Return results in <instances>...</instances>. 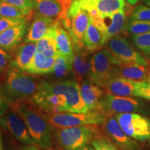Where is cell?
Returning <instances> with one entry per match:
<instances>
[{
  "label": "cell",
  "instance_id": "obj_3",
  "mask_svg": "<svg viewBox=\"0 0 150 150\" xmlns=\"http://www.w3.org/2000/svg\"><path fill=\"white\" fill-rule=\"evenodd\" d=\"M99 134L97 125H88L56 129L54 137L63 150H77L88 145Z\"/></svg>",
  "mask_w": 150,
  "mask_h": 150
},
{
  "label": "cell",
  "instance_id": "obj_44",
  "mask_svg": "<svg viewBox=\"0 0 150 150\" xmlns=\"http://www.w3.org/2000/svg\"><path fill=\"white\" fill-rule=\"evenodd\" d=\"M145 2L148 6L150 7V0H145Z\"/></svg>",
  "mask_w": 150,
  "mask_h": 150
},
{
  "label": "cell",
  "instance_id": "obj_43",
  "mask_svg": "<svg viewBox=\"0 0 150 150\" xmlns=\"http://www.w3.org/2000/svg\"><path fill=\"white\" fill-rule=\"evenodd\" d=\"M0 150H4V149H3L2 139H1V132H0Z\"/></svg>",
  "mask_w": 150,
  "mask_h": 150
},
{
  "label": "cell",
  "instance_id": "obj_16",
  "mask_svg": "<svg viewBox=\"0 0 150 150\" xmlns=\"http://www.w3.org/2000/svg\"><path fill=\"white\" fill-rule=\"evenodd\" d=\"M73 0H33L38 13L56 20H63Z\"/></svg>",
  "mask_w": 150,
  "mask_h": 150
},
{
  "label": "cell",
  "instance_id": "obj_38",
  "mask_svg": "<svg viewBox=\"0 0 150 150\" xmlns=\"http://www.w3.org/2000/svg\"><path fill=\"white\" fill-rule=\"evenodd\" d=\"M9 101H11V99L7 96H4L0 91V117L4 115L8 111V108L10 107Z\"/></svg>",
  "mask_w": 150,
  "mask_h": 150
},
{
  "label": "cell",
  "instance_id": "obj_22",
  "mask_svg": "<svg viewBox=\"0 0 150 150\" xmlns=\"http://www.w3.org/2000/svg\"><path fill=\"white\" fill-rule=\"evenodd\" d=\"M36 51V43L25 42L19 45L11 61V66L26 72L31 65Z\"/></svg>",
  "mask_w": 150,
  "mask_h": 150
},
{
  "label": "cell",
  "instance_id": "obj_2",
  "mask_svg": "<svg viewBox=\"0 0 150 150\" xmlns=\"http://www.w3.org/2000/svg\"><path fill=\"white\" fill-rule=\"evenodd\" d=\"M40 82L25 72L10 66L6 72V92L9 98L18 102L31 99L38 91Z\"/></svg>",
  "mask_w": 150,
  "mask_h": 150
},
{
  "label": "cell",
  "instance_id": "obj_4",
  "mask_svg": "<svg viewBox=\"0 0 150 150\" xmlns=\"http://www.w3.org/2000/svg\"><path fill=\"white\" fill-rule=\"evenodd\" d=\"M107 115L102 110H90L86 112H62L47 115L49 122L59 129L88 125H102Z\"/></svg>",
  "mask_w": 150,
  "mask_h": 150
},
{
  "label": "cell",
  "instance_id": "obj_26",
  "mask_svg": "<svg viewBox=\"0 0 150 150\" xmlns=\"http://www.w3.org/2000/svg\"><path fill=\"white\" fill-rule=\"evenodd\" d=\"M56 46L58 52L64 56L69 61L73 63L74 60V47L70 34L59 24L56 33Z\"/></svg>",
  "mask_w": 150,
  "mask_h": 150
},
{
  "label": "cell",
  "instance_id": "obj_33",
  "mask_svg": "<svg viewBox=\"0 0 150 150\" xmlns=\"http://www.w3.org/2000/svg\"><path fill=\"white\" fill-rule=\"evenodd\" d=\"M129 19L149 21L150 20V7L145 5L138 6L133 11Z\"/></svg>",
  "mask_w": 150,
  "mask_h": 150
},
{
  "label": "cell",
  "instance_id": "obj_21",
  "mask_svg": "<svg viewBox=\"0 0 150 150\" xmlns=\"http://www.w3.org/2000/svg\"><path fill=\"white\" fill-rule=\"evenodd\" d=\"M148 70L147 67L145 65L136 63H120L115 66L112 76H119L136 81L146 82Z\"/></svg>",
  "mask_w": 150,
  "mask_h": 150
},
{
  "label": "cell",
  "instance_id": "obj_10",
  "mask_svg": "<svg viewBox=\"0 0 150 150\" xmlns=\"http://www.w3.org/2000/svg\"><path fill=\"white\" fill-rule=\"evenodd\" d=\"M125 0H73L70 8H82L87 11L93 20L113 13L123 9Z\"/></svg>",
  "mask_w": 150,
  "mask_h": 150
},
{
  "label": "cell",
  "instance_id": "obj_28",
  "mask_svg": "<svg viewBox=\"0 0 150 150\" xmlns=\"http://www.w3.org/2000/svg\"><path fill=\"white\" fill-rule=\"evenodd\" d=\"M72 65L73 63L59 52L55 57L53 71L50 74L56 79H62L72 74Z\"/></svg>",
  "mask_w": 150,
  "mask_h": 150
},
{
  "label": "cell",
  "instance_id": "obj_29",
  "mask_svg": "<svg viewBox=\"0 0 150 150\" xmlns=\"http://www.w3.org/2000/svg\"><path fill=\"white\" fill-rule=\"evenodd\" d=\"M33 11L24 10L5 1H0V16L6 18H22L29 20Z\"/></svg>",
  "mask_w": 150,
  "mask_h": 150
},
{
  "label": "cell",
  "instance_id": "obj_6",
  "mask_svg": "<svg viewBox=\"0 0 150 150\" xmlns=\"http://www.w3.org/2000/svg\"><path fill=\"white\" fill-rule=\"evenodd\" d=\"M43 83L49 91L56 95H63L66 97L67 112H88L85 103L81 94V86L76 80H63L56 82L47 81Z\"/></svg>",
  "mask_w": 150,
  "mask_h": 150
},
{
  "label": "cell",
  "instance_id": "obj_45",
  "mask_svg": "<svg viewBox=\"0 0 150 150\" xmlns=\"http://www.w3.org/2000/svg\"><path fill=\"white\" fill-rule=\"evenodd\" d=\"M55 150H61V149H55Z\"/></svg>",
  "mask_w": 150,
  "mask_h": 150
},
{
  "label": "cell",
  "instance_id": "obj_9",
  "mask_svg": "<svg viewBox=\"0 0 150 150\" xmlns=\"http://www.w3.org/2000/svg\"><path fill=\"white\" fill-rule=\"evenodd\" d=\"M107 47L120 63H136L147 67L149 61L137 52L125 38L117 35L107 42Z\"/></svg>",
  "mask_w": 150,
  "mask_h": 150
},
{
  "label": "cell",
  "instance_id": "obj_20",
  "mask_svg": "<svg viewBox=\"0 0 150 150\" xmlns=\"http://www.w3.org/2000/svg\"><path fill=\"white\" fill-rule=\"evenodd\" d=\"M27 22L11 27L0 33V48L12 51L20 44L27 31Z\"/></svg>",
  "mask_w": 150,
  "mask_h": 150
},
{
  "label": "cell",
  "instance_id": "obj_47",
  "mask_svg": "<svg viewBox=\"0 0 150 150\" xmlns=\"http://www.w3.org/2000/svg\"><path fill=\"white\" fill-rule=\"evenodd\" d=\"M11 150H16V149H11Z\"/></svg>",
  "mask_w": 150,
  "mask_h": 150
},
{
  "label": "cell",
  "instance_id": "obj_17",
  "mask_svg": "<svg viewBox=\"0 0 150 150\" xmlns=\"http://www.w3.org/2000/svg\"><path fill=\"white\" fill-rule=\"evenodd\" d=\"M59 23H60L59 20L47 18L38 13L35 15L32 24L28 30L24 41L25 42L36 43L42 38L46 36Z\"/></svg>",
  "mask_w": 150,
  "mask_h": 150
},
{
  "label": "cell",
  "instance_id": "obj_31",
  "mask_svg": "<svg viewBox=\"0 0 150 150\" xmlns=\"http://www.w3.org/2000/svg\"><path fill=\"white\" fill-rule=\"evenodd\" d=\"M91 143L95 150H119L117 146L106 135L98 134Z\"/></svg>",
  "mask_w": 150,
  "mask_h": 150
},
{
  "label": "cell",
  "instance_id": "obj_12",
  "mask_svg": "<svg viewBox=\"0 0 150 150\" xmlns=\"http://www.w3.org/2000/svg\"><path fill=\"white\" fill-rule=\"evenodd\" d=\"M67 18L71 20L68 31L74 50L84 48V35L91 21L88 12L82 8H69Z\"/></svg>",
  "mask_w": 150,
  "mask_h": 150
},
{
  "label": "cell",
  "instance_id": "obj_32",
  "mask_svg": "<svg viewBox=\"0 0 150 150\" xmlns=\"http://www.w3.org/2000/svg\"><path fill=\"white\" fill-rule=\"evenodd\" d=\"M131 39L138 50L146 55H150V31L133 35Z\"/></svg>",
  "mask_w": 150,
  "mask_h": 150
},
{
  "label": "cell",
  "instance_id": "obj_40",
  "mask_svg": "<svg viewBox=\"0 0 150 150\" xmlns=\"http://www.w3.org/2000/svg\"><path fill=\"white\" fill-rule=\"evenodd\" d=\"M77 150H95L94 149V147H91V146H88V145H86L84 146V147L80 148V149H79Z\"/></svg>",
  "mask_w": 150,
  "mask_h": 150
},
{
  "label": "cell",
  "instance_id": "obj_1",
  "mask_svg": "<svg viewBox=\"0 0 150 150\" xmlns=\"http://www.w3.org/2000/svg\"><path fill=\"white\" fill-rule=\"evenodd\" d=\"M10 106L23 120L37 146L44 150H52L54 128L47 115H43L35 106L20 102H12Z\"/></svg>",
  "mask_w": 150,
  "mask_h": 150
},
{
  "label": "cell",
  "instance_id": "obj_46",
  "mask_svg": "<svg viewBox=\"0 0 150 150\" xmlns=\"http://www.w3.org/2000/svg\"><path fill=\"white\" fill-rule=\"evenodd\" d=\"M149 144H150V138H149Z\"/></svg>",
  "mask_w": 150,
  "mask_h": 150
},
{
  "label": "cell",
  "instance_id": "obj_23",
  "mask_svg": "<svg viewBox=\"0 0 150 150\" xmlns=\"http://www.w3.org/2000/svg\"><path fill=\"white\" fill-rule=\"evenodd\" d=\"M80 86L81 97L88 110H99L101 99L104 96V91L102 88L91 83L90 81H84Z\"/></svg>",
  "mask_w": 150,
  "mask_h": 150
},
{
  "label": "cell",
  "instance_id": "obj_24",
  "mask_svg": "<svg viewBox=\"0 0 150 150\" xmlns=\"http://www.w3.org/2000/svg\"><path fill=\"white\" fill-rule=\"evenodd\" d=\"M103 39L104 33L102 29L91 18L88 27L83 38L84 48L90 53L98 50L104 46Z\"/></svg>",
  "mask_w": 150,
  "mask_h": 150
},
{
  "label": "cell",
  "instance_id": "obj_27",
  "mask_svg": "<svg viewBox=\"0 0 150 150\" xmlns=\"http://www.w3.org/2000/svg\"><path fill=\"white\" fill-rule=\"evenodd\" d=\"M59 24L55 26L46 36L38 41L36 42L37 52H40L47 57H56L59 53L56 46V33Z\"/></svg>",
  "mask_w": 150,
  "mask_h": 150
},
{
  "label": "cell",
  "instance_id": "obj_39",
  "mask_svg": "<svg viewBox=\"0 0 150 150\" xmlns=\"http://www.w3.org/2000/svg\"><path fill=\"white\" fill-rule=\"evenodd\" d=\"M22 150H39L36 147V146H27L23 148Z\"/></svg>",
  "mask_w": 150,
  "mask_h": 150
},
{
  "label": "cell",
  "instance_id": "obj_41",
  "mask_svg": "<svg viewBox=\"0 0 150 150\" xmlns=\"http://www.w3.org/2000/svg\"><path fill=\"white\" fill-rule=\"evenodd\" d=\"M127 2L129 4L135 5V4H136L138 2H139L140 1H141V0H127Z\"/></svg>",
  "mask_w": 150,
  "mask_h": 150
},
{
  "label": "cell",
  "instance_id": "obj_37",
  "mask_svg": "<svg viewBox=\"0 0 150 150\" xmlns=\"http://www.w3.org/2000/svg\"><path fill=\"white\" fill-rule=\"evenodd\" d=\"M136 95L137 97L150 101V85L146 82H138Z\"/></svg>",
  "mask_w": 150,
  "mask_h": 150
},
{
  "label": "cell",
  "instance_id": "obj_34",
  "mask_svg": "<svg viewBox=\"0 0 150 150\" xmlns=\"http://www.w3.org/2000/svg\"><path fill=\"white\" fill-rule=\"evenodd\" d=\"M26 22H27V20H26V19L6 18V17L0 16V33L11 27H13L17 24L24 23Z\"/></svg>",
  "mask_w": 150,
  "mask_h": 150
},
{
  "label": "cell",
  "instance_id": "obj_11",
  "mask_svg": "<svg viewBox=\"0 0 150 150\" xmlns=\"http://www.w3.org/2000/svg\"><path fill=\"white\" fill-rule=\"evenodd\" d=\"M34 106L49 113L67 112L66 97L50 92L40 80L38 91L31 99Z\"/></svg>",
  "mask_w": 150,
  "mask_h": 150
},
{
  "label": "cell",
  "instance_id": "obj_7",
  "mask_svg": "<svg viewBox=\"0 0 150 150\" xmlns=\"http://www.w3.org/2000/svg\"><path fill=\"white\" fill-rule=\"evenodd\" d=\"M120 64V63L108 48L97 51L92 56V68L89 81L104 88L108 80L112 76L115 66Z\"/></svg>",
  "mask_w": 150,
  "mask_h": 150
},
{
  "label": "cell",
  "instance_id": "obj_19",
  "mask_svg": "<svg viewBox=\"0 0 150 150\" xmlns=\"http://www.w3.org/2000/svg\"><path fill=\"white\" fill-rule=\"evenodd\" d=\"M85 48L74 50L72 74L75 79L82 82L89 81L92 68V57Z\"/></svg>",
  "mask_w": 150,
  "mask_h": 150
},
{
  "label": "cell",
  "instance_id": "obj_42",
  "mask_svg": "<svg viewBox=\"0 0 150 150\" xmlns=\"http://www.w3.org/2000/svg\"><path fill=\"white\" fill-rule=\"evenodd\" d=\"M147 83L150 85V69L148 70V74H147Z\"/></svg>",
  "mask_w": 150,
  "mask_h": 150
},
{
  "label": "cell",
  "instance_id": "obj_36",
  "mask_svg": "<svg viewBox=\"0 0 150 150\" xmlns=\"http://www.w3.org/2000/svg\"><path fill=\"white\" fill-rule=\"evenodd\" d=\"M1 1L16 6L24 10L31 11H33V7L34 5L33 0H1Z\"/></svg>",
  "mask_w": 150,
  "mask_h": 150
},
{
  "label": "cell",
  "instance_id": "obj_14",
  "mask_svg": "<svg viewBox=\"0 0 150 150\" xmlns=\"http://www.w3.org/2000/svg\"><path fill=\"white\" fill-rule=\"evenodd\" d=\"M103 125V129L108 138L121 150H140V145L134 139L124 132L115 116H107Z\"/></svg>",
  "mask_w": 150,
  "mask_h": 150
},
{
  "label": "cell",
  "instance_id": "obj_15",
  "mask_svg": "<svg viewBox=\"0 0 150 150\" xmlns=\"http://www.w3.org/2000/svg\"><path fill=\"white\" fill-rule=\"evenodd\" d=\"M93 20L102 30L104 33L103 45H104L112 38L119 35L120 33L125 29L127 24L126 13L123 8L113 13L103 16L99 20Z\"/></svg>",
  "mask_w": 150,
  "mask_h": 150
},
{
  "label": "cell",
  "instance_id": "obj_25",
  "mask_svg": "<svg viewBox=\"0 0 150 150\" xmlns=\"http://www.w3.org/2000/svg\"><path fill=\"white\" fill-rule=\"evenodd\" d=\"M55 57H47L40 52H35L31 65L25 72L31 74H50L53 71Z\"/></svg>",
  "mask_w": 150,
  "mask_h": 150
},
{
  "label": "cell",
  "instance_id": "obj_35",
  "mask_svg": "<svg viewBox=\"0 0 150 150\" xmlns=\"http://www.w3.org/2000/svg\"><path fill=\"white\" fill-rule=\"evenodd\" d=\"M13 56L8 54L7 51L0 48V75L4 74L11 66Z\"/></svg>",
  "mask_w": 150,
  "mask_h": 150
},
{
  "label": "cell",
  "instance_id": "obj_48",
  "mask_svg": "<svg viewBox=\"0 0 150 150\" xmlns=\"http://www.w3.org/2000/svg\"><path fill=\"white\" fill-rule=\"evenodd\" d=\"M0 1H1V0H0Z\"/></svg>",
  "mask_w": 150,
  "mask_h": 150
},
{
  "label": "cell",
  "instance_id": "obj_30",
  "mask_svg": "<svg viewBox=\"0 0 150 150\" xmlns=\"http://www.w3.org/2000/svg\"><path fill=\"white\" fill-rule=\"evenodd\" d=\"M125 29L129 33L132 35L140 34L149 32L150 31V20H137L129 19L126 24Z\"/></svg>",
  "mask_w": 150,
  "mask_h": 150
},
{
  "label": "cell",
  "instance_id": "obj_18",
  "mask_svg": "<svg viewBox=\"0 0 150 150\" xmlns=\"http://www.w3.org/2000/svg\"><path fill=\"white\" fill-rule=\"evenodd\" d=\"M138 82L127 79L112 76L105 84L104 88L106 94L121 97H137L136 91Z\"/></svg>",
  "mask_w": 150,
  "mask_h": 150
},
{
  "label": "cell",
  "instance_id": "obj_5",
  "mask_svg": "<svg viewBox=\"0 0 150 150\" xmlns=\"http://www.w3.org/2000/svg\"><path fill=\"white\" fill-rule=\"evenodd\" d=\"M99 110L107 116L125 112H138L148 115L150 114V105L140 99L106 94L101 99Z\"/></svg>",
  "mask_w": 150,
  "mask_h": 150
},
{
  "label": "cell",
  "instance_id": "obj_8",
  "mask_svg": "<svg viewBox=\"0 0 150 150\" xmlns=\"http://www.w3.org/2000/svg\"><path fill=\"white\" fill-rule=\"evenodd\" d=\"M118 124L127 136L140 142L150 138V120L136 112H125L115 115Z\"/></svg>",
  "mask_w": 150,
  "mask_h": 150
},
{
  "label": "cell",
  "instance_id": "obj_13",
  "mask_svg": "<svg viewBox=\"0 0 150 150\" xmlns=\"http://www.w3.org/2000/svg\"><path fill=\"white\" fill-rule=\"evenodd\" d=\"M0 125L21 143L27 146H37L31 138L26 124L17 112H7L0 117Z\"/></svg>",
  "mask_w": 150,
  "mask_h": 150
}]
</instances>
